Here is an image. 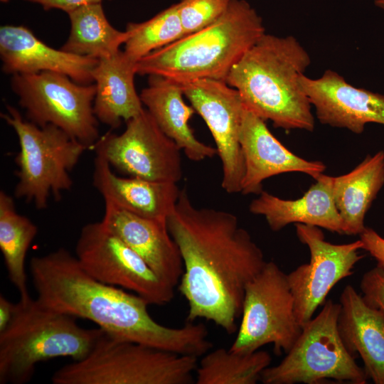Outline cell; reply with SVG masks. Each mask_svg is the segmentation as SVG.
Here are the masks:
<instances>
[{
  "mask_svg": "<svg viewBox=\"0 0 384 384\" xmlns=\"http://www.w3.org/2000/svg\"><path fill=\"white\" fill-rule=\"evenodd\" d=\"M166 225L183 261L178 288L188 305L186 322L203 319L233 334L245 287L266 263L262 250L235 215L196 206L185 187Z\"/></svg>",
  "mask_w": 384,
  "mask_h": 384,
  "instance_id": "cell-1",
  "label": "cell"
},
{
  "mask_svg": "<svg viewBox=\"0 0 384 384\" xmlns=\"http://www.w3.org/2000/svg\"><path fill=\"white\" fill-rule=\"evenodd\" d=\"M29 270L43 304L90 320L114 338L197 358L212 346L202 323L178 328L158 323L144 298L95 279L65 248L33 257Z\"/></svg>",
  "mask_w": 384,
  "mask_h": 384,
  "instance_id": "cell-2",
  "label": "cell"
},
{
  "mask_svg": "<svg viewBox=\"0 0 384 384\" xmlns=\"http://www.w3.org/2000/svg\"><path fill=\"white\" fill-rule=\"evenodd\" d=\"M310 63L294 36L265 33L233 67L225 82L239 92L247 110L274 127L312 132L311 105L299 81Z\"/></svg>",
  "mask_w": 384,
  "mask_h": 384,
  "instance_id": "cell-3",
  "label": "cell"
},
{
  "mask_svg": "<svg viewBox=\"0 0 384 384\" xmlns=\"http://www.w3.org/2000/svg\"><path fill=\"white\" fill-rule=\"evenodd\" d=\"M265 33L262 19L245 0H230L210 26L145 55L137 74L159 75L180 85L196 80L225 81L233 67Z\"/></svg>",
  "mask_w": 384,
  "mask_h": 384,
  "instance_id": "cell-4",
  "label": "cell"
},
{
  "mask_svg": "<svg viewBox=\"0 0 384 384\" xmlns=\"http://www.w3.org/2000/svg\"><path fill=\"white\" fill-rule=\"evenodd\" d=\"M76 319L37 298L19 299L11 322L0 333V384L28 383L42 361L85 358L105 331L82 328Z\"/></svg>",
  "mask_w": 384,
  "mask_h": 384,
  "instance_id": "cell-5",
  "label": "cell"
},
{
  "mask_svg": "<svg viewBox=\"0 0 384 384\" xmlns=\"http://www.w3.org/2000/svg\"><path fill=\"white\" fill-rule=\"evenodd\" d=\"M198 358L114 338L100 337L90 354L56 370L53 384H188Z\"/></svg>",
  "mask_w": 384,
  "mask_h": 384,
  "instance_id": "cell-6",
  "label": "cell"
},
{
  "mask_svg": "<svg viewBox=\"0 0 384 384\" xmlns=\"http://www.w3.org/2000/svg\"><path fill=\"white\" fill-rule=\"evenodd\" d=\"M6 107L1 117L15 131L20 146L14 197L44 210L50 196L58 201L71 189L70 172L88 148L55 125L38 127L24 119L16 107Z\"/></svg>",
  "mask_w": 384,
  "mask_h": 384,
  "instance_id": "cell-7",
  "label": "cell"
},
{
  "mask_svg": "<svg viewBox=\"0 0 384 384\" xmlns=\"http://www.w3.org/2000/svg\"><path fill=\"white\" fill-rule=\"evenodd\" d=\"M340 303L326 301L321 311L302 328L297 341L277 366L261 374L264 384H366L368 376L346 350L338 333Z\"/></svg>",
  "mask_w": 384,
  "mask_h": 384,
  "instance_id": "cell-8",
  "label": "cell"
},
{
  "mask_svg": "<svg viewBox=\"0 0 384 384\" xmlns=\"http://www.w3.org/2000/svg\"><path fill=\"white\" fill-rule=\"evenodd\" d=\"M11 87L27 119L38 127L53 124L69 136L94 148L100 139L95 115V83L81 85L55 72L14 74Z\"/></svg>",
  "mask_w": 384,
  "mask_h": 384,
  "instance_id": "cell-9",
  "label": "cell"
},
{
  "mask_svg": "<svg viewBox=\"0 0 384 384\" xmlns=\"http://www.w3.org/2000/svg\"><path fill=\"white\" fill-rule=\"evenodd\" d=\"M237 336L229 350L250 353L272 343L276 355L287 353L302 332L285 274L272 261L245 287Z\"/></svg>",
  "mask_w": 384,
  "mask_h": 384,
  "instance_id": "cell-10",
  "label": "cell"
},
{
  "mask_svg": "<svg viewBox=\"0 0 384 384\" xmlns=\"http://www.w3.org/2000/svg\"><path fill=\"white\" fill-rule=\"evenodd\" d=\"M75 257L83 270L95 279L134 292L149 304L164 305L174 297V288L164 282L102 220L82 228Z\"/></svg>",
  "mask_w": 384,
  "mask_h": 384,
  "instance_id": "cell-11",
  "label": "cell"
},
{
  "mask_svg": "<svg viewBox=\"0 0 384 384\" xmlns=\"http://www.w3.org/2000/svg\"><path fill=\"white\" fill-rule=\"evenodd\" d=\"M96 143L110 165L129 177L174 183L182 178L181 149L146 109L127 121L122 133L109 132Z\"/></svg>",
  "mask_w": 384,
  "mask_h": 384,
  "instance_id": "cell-12",
  "label": "cell"
},
{
  "mask_svg": "<svg viewBox=\"0 0 384 384\" xmlns=\"http://www.w3.org/2000/svg\"><path fill=\"white\" fill-rule=\"evenodd\" d=\"M299 241L309 250L310 260L287 274L294 300V314L302 327L321 305L331 289L341 279L353 274V269L363 258L359 239L346 244L325 240L317 226L295 224Z\"/></svg>",
  "mask_w": 384,
  "mask_h": 384,
  "instance_id": "cell-13",
  "label": "cell"
},
{
  "mask_svg": "<svg viewBox=\"0 0 384 384\" xmlns=\"http://www.w3.org/2000/svg\"><path fill=\"white\" fill-rule=\"evenodd\" d=\"M181 85L213 137L222 164V188L228 193H240L245 162L240 138L245 106L239 92L225 81L213 79Z\"/></svg>",
  "mask_w": 384,
  "mask_h": 384,
  "instance_id": "cell-14",
  "label": "cell"
},
{
  "mask_svg": "<svg viewBox=\"0 0 384 384\" xmlns=\"http://www.w3.org/2000/svg\"><path fill=\"white\" fill-rule=\"evenodd\" d=\"M304 92L323 124L361 134L368 123L384 125V95L349 84L331 70L319 78L302 75Z\"/></svg>",
  "mask_w": 384,
  "mask_h": 384,
  "instance_id": "cell-15",
  "label": "cell"
},
{
  "mask_svg": "<svg viewBox=\"0 0 384 384\" xmlns=\"http://www.w3.org/2000/svg\"><path fill=\"white\" fill-rule=\"evenodd\" d=\"M240 141L245 162L240 193L244 195L260 194L262 182L274 176L299 172L315 179L326 169L323 162L306 160L289 151L270 131L265 121L245 107Z\"/></svg>",
  "mask_w": 384,
  "mask_h": 384,
  "instance_id": "cell-16",
  "label": "cell"
},
{
  "mask_svg": "<svg viewBox=\"0 0 384 384\" xmlns=\"http://www.w3.org/2000/svg\"><path fill=\"white\" fill-rule=\"evenodd\" d=\"M1 70L6 74L55 72L81 85L93 82L92 70L98 60L80 56L47 46L23 26L0 28Z\"/></svg>",
  "mask_w": 384,
  "mask_h": 384,
  "instance_id": "cell-17",
  "label": "cell"
},
{
  "mask_svg": "<svg viewBox=\"0 0 384 384\" xmlns=\"http://www.w3.org/2000/svg\"><path fill=\"white\" fill-rule=\"evenodd\" d=\"M102 221L139 255L156 274L175 289L183 272L179 249L166 223L145 218L105 202Z\"/></svg>",
  "mask_w": 384,
  "mask_h": 384,
  "instance_id": "cell-18",
  "label": "cell"
},
{
  "mask_svg": "<svg viewBox=\"0 0 384 384\" xmlns=\"http://www.w3.org/2000/svg\"><path fill=\"white\" fill-rule=\"evenodd\" d=\"M93 186L109 202L140 217L166 223L181 190L174 182L152 181L114 174L102 148L96 143Z\"/></svg>",
  "mask_w": 384,
  "mask_h": 384,
  "instance_id": "cell-19",
  "label": "cell"
},
{
  "mask_svg": "<svg viewBox=\"0 0 384 384\" xmlns=\"http://www.w3.org/2000/svg\"><path fill=\"white\" fill-rule=\"evenodd\" d=\"M315 180L316 183L295 200L282 199L262 191L251 201L249 210L263 216L273 231L291 223H302L344 234L343 221L334 199L331 176L321 174Z\"/></svg>",
  "mask_w": 384,
  "mask_h": 384,
  "instance_id": "cell-20",
  "label": "cell"
},
{
  "mask_svg": "<svg viewBox=\"0 0 384 384\" xmlns=\"http://www.w3.org/2000/svg\"><path fill=\"white\" fill-rule=\"evenodd\" d=\"M339 336L348 352L359 355L368 376L384 384V314L368 306L350 284L340 295Z\"/></svg>",
  "mask_w": 384,
  "mask_h": 384,
  "instance_id": "cell-21",
  "label": "cell"
},
{
  "mask_svg": "<svg viewBox=\"0 0 384 384\" xmlns=\"http://www.w3.org/2000/svg\"><path fill=\"white\" fill-rule=\"evenodd\" d=\"M139 95L162 132L189 160L200 161L218 154L216 148L199 141L190 127L188 121L196 111L184 102L180 84L162 76L149 75L148 85Z\"/></svg>",
  "mask_w": 384,
  "mask_h": 384,
  "instance_id": "cell-22",
  "label": "cell"
},
{
  "mask_svg": "<svg viewBox=\"0 0 384 384\" xmlns=\"http://www.w3.org/2000/svg\"><path fill=\"white\" fill-rule=\"evenodd\" d=\"M137 62L119 50L98 60L92 70L96 92L93 110L99 122L112 129L139 114L144 108L136 91Z\"/></svg>",
  "mask_w": 384,
  "mask_h": 384,
  "instance_id": "cell-23",
  "label": "cell"
},
{
  "mask_svg": "<svg viewBox=\"0 0 384 384\" xmlns=\"http://www.w3.org/2000/svg\"><path fill=\"white\" fill-rule=\"evenodd\" d=\"M331 181L343 233L360 235L366 228V213L384 185V151L368 155L350 172L331 176Z\"/></svg>",
  "mask_w": 384,
  "mask_h": 384,
  "instance_id": "cell-24",
  "label": "cell"
},
{
  "mask_svg": "<svg viewBox=\"0 0 384 384\" xmlns=\"http://www.w3.org/2000/svg\"><path fill=\"white\" fill-rule=\"evenodd\" d=\"M70 34L63 50L95 59L117 53L129 34L114 28L108 21L101 3L79 7L68 13Z\"/></svg>",
  "mask_w": 384,
  "mask_h": 384,
  "instance_id": "cell-25",
  "label": "cell"
},
{
  "mask_svg": "<svg viewBox=\"0 0 384 384\" xmlns=\"http://www.w3.org/2000/svg\"><path fill=\"white\" fill-rule=\"evenodd\" d=\"M38 234V226L19 214L14 198L0 191V250L9 279L18 290L20 299L30 296L25 261L28 248Z\"/></svg>",
  "mask_w": 384,
  "mask_h": 384,
  "instance_id": "cell-26",
  "label": "cell"
},
{
  "mask_svg": "<svg viewBox=\"0 0 384 384\" xmlns=\"http://www.w3.org/2000/svg\"><path fill=\"white\" fill-rule=\"evenodd\" d=\"M272 358L268 352L240 353L219 348L206 353L196 370L197 384H255Z\"/></svg>",
  "mask_w": 384,
  "mask_h": 384,
  "instance_id": "cell-27",
  "label": "cell"
},
{
  "mask_svg": "<svg viewBox=\"0 0 384 384\" xmlns=\"http://www.w3.org/2000/svg\"><path fill=\"white\" fill-rule=\"evenodd\" d=\"M126 31L129 36L124 43V52L135 62L185 36L178 3L146 21L128 23Z\"/></svg>",
  "mask_w": 384,
  "mask_h": 384,
  "instance_id": "cell-28",
  "label": "cell"
},
{
  "mask_svg": "<svg viewBox=\"0 0 384 384\" xmlns=\"http://www.w3.org/2000/svg\"><path fill=\"white\" fill-rule=\"evenodd\" d=\"M230 0H180L178 14L185 36L197 32L217 21Z\"/></svg>",
  "mask_w": 384,
  "mask_h": 384,
  "instance_id": "cell-29",
  "label": "cell"
},
{
  "mask_svg": "<svg viewBox=\"0 0 384 384\" xmlns=\"http://www.w3.org/2000/svg\"><path fill=\"white\" fill-rule=\"evenodd\" d=\"M360 287L365 302L384 314V268L376 265L366 272Z\"/></svg>",
  "mask_w": 384,
  "mask_h": 384,
  "instance_id": "cell-30",
  "label": "cell"
},
{
  "mask_svg": "<svg viewBox=\"0 0 384 384\" xmlns=\"http://www.w3.org/2000/svg\"><path fill=\"white\" fill-rule=\"evenodd\" d=\"M362 250L367 251L377 262V265L384 268V238L375 230L366 227L359 235Z\"/></svg>",
  "mask_w": 384,
  "mask_h": 384,
  "instance_id": "cell-31",
  "label": "cell"
},
{
  "mask_svg": "<svg viewBox=\"0 0 384 384\" xmlns=\"http://www.w3.org/2000/svg\"><path fill=\"white\" fill-rule=\"evenodd\" d=\"M41 5L44 9H60L67 14L83 6L100 4L103 0H25Z\"/></svg>",
  "mask_w": 384,
  "mask_h": 384,
  "instance_id": "cell-32",
  "label": "cell"
},
{
  "mask_svg": "<svg viewBox=\"0 0 384 384\" xmlns=\"http://www.w3.org/2000/svg\"><path fill=\"white\" fill-rule=\"evenodd\" d=\"M16 303H12L4 295L0 296V333L11 322L15 311Z\"/></svg>",
  "mask_w": 384,
  "mask_h": 384,
  "instance_id": "cell-33",
  "label": "cell"
},
{
  "mask_svg": "<svg viewBox=\"0 0 384 384\" xmlns=\"http://www.w3.org/2000/svg\"><path fill=\"white\" fill-rule=\"evenodd\" d=\"M375 5L384 11V0H375Z\"/></svg>",
  "mask_w": 384,
  "mask_h": 384,
  "instance_id": "cell-34",
  "label": "cell"
},
{
  "mask_svg": "<svg viewBox=\"0 0 384 384\" xmlns=\"http://www.w3.org/2000/svg\"><path fill=\"white\" fill-rule=\"evenodd\" d=\"M8 1H9V0H1V1L3 2V3H6V2H7Z\"/></svg>",
  "mask_w": 384,
  "mask_h": 384,
  "instance_id": "cell-35",
  "label": "cell"
}]
</instances>
